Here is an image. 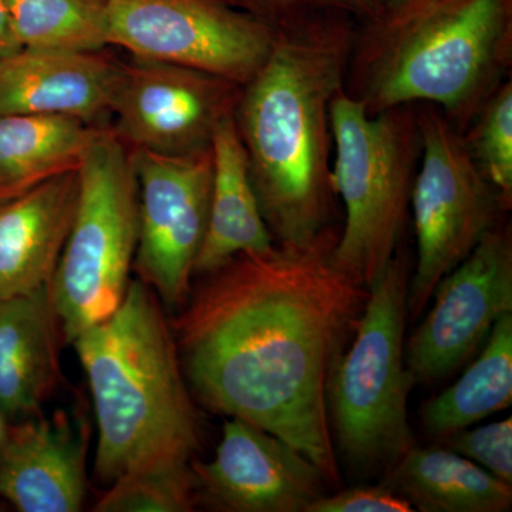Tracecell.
Listing matches in <instances>:
<instances>
[{
  "label": "cell",
  "instance_id": "obj_1",
  "mask_svg": "<svg viewBox=\"0 0 512 512\" xmlns=\"http://www.w3.org/2000/svg\"><path fill=\"white\" fill-rule=\"evenodd\" d=\"M338 232L247 252L207 274L171 320L195 402L292 444L340 484L328 394L369 288L333 261Z\"/></svg>",
  "mask_w": 512,
  "mask_h": 512
},
{
  "label": "cell",
  "instance_id": "obj_2",
  "mask_svg": "<svg viewBox=\"0 0 512 512\" xmlns=\"http://www.w3.org/2000/svg\"><path fill=\"white\" fill-rule=\"evenodd\" d=\"M275 28L234 119L269 234L279 247L298 248L333 229L330 106L345 87L356 32L340 13Z\"/></svg>",
  "mask_w": 512,
  "mask_h": 512
},
{
  "label": "cell",
  "instance_id": "obj_3",
  "mask_svg": "<svg viewBox=\"0 0 512 512\" xmlns=\"http://www.w3.org/2000/svg\"><path fill=\"white\" fill-rule=\"evenodd\" d=\"M70 345L92 393L100 484L109 487L134 468L197 456L204 440L200 409L153 289L131 281L119 308Z\"/></svg>",
  "mask_w": 512,
  "mask_h": 512
},
{
  "label": "cell",
  "instance_id": "obj_4",
  "mask_svg": "<svg viewBox=\"0 0 512 512\" xmlns=\"http://www.w3.org/2000/svg\"><path fill=\"white\" fill-rule=\"evenodd\" d=\"M511 60L512 0H416L356 33L345 92L369 114L430 104L463 133Z\"/></svg>",
  "mask_w": 512,
  "mask_h": 512
},
{
  "label": "cell",
  "instance_id": "obj_5",
  "mask_svg": "<svg viewBox=\"0 0 512 512\" xmlns=\"http://www.w3.org/2000/svg\"><path fill=\"white\" fill-rule=\"evenodd\" d=\"M335 160L332 181L346 218L332 258L369 288L402 244L417 168V106L369 114L345 87L330 106Z\"/></svg>",
  "mask_w": 512,
  "mask_h": 512
},
{
  "label": "cell",
  "instance_id": "obj_6",
  "mask_svg": "<svg viewBox=\"0 0 512 512\" xmlns=\"http://www.w3.org/2000/svg\"><path fill=\"white\" fill-rule=\"evenodd\" d=\"M410 269L402 249L369 295L352 342L330 380L328 413L336 453L359 476L386 473L414 446L413 376L404 360Z\"/></svg>",
  "mask_w": 512,
  "mask_h": 512
},
{
  "label": "cell",
  "instance_id": "obj_7",
  "mask_svg": "<svg viewBox=\"0 0 512 512\" xmlns=\"http://www.w3.org/2000/svg\"><path fill=\"white\" fill-rule=\"evenodd\" d=\"M79 204L50 295L64 342L116 311L130 285L138 235L133 157L113 131H97L79 165Z\"/></svg>",
  "mask_w": 512,
  "mask_h": 512
},
{
  "label": "cell",
  "instance_id": "obj_8",
  "mask_svg": "<svg viewBox=\"0 0 512 512\" xmlns=\"http://www.w3.org/2000/svg\"><path fill=\"white\" fill-rule=\"evenodd\" d=\"M421 157L410 208L417 262L407 312L420 316L434 288L504 220L500 194L478 170L463 134L437 107L417 104Z\"/></svg>",
  "mask_w": 512,
  "mask_h": 512
},
{
  "label": "cell",
  "instance_id": "obj_9",
  "mask_svg": "<svg viewBox=\"0 0 512 512\" xmlns=\"http://www.w3.org/2000/svg\"><path fill=\"white\" fill-rule=\"evenodd\" d=\"M275 26L222 0H110L109 45L245 86L264 64Z\"/></svg>",
  "mask_w": 512,
  "mask_h": 512
},
{
  "label": "cell",
  "instance_id": "obj_10",
  "mask_svg": "<svg viewBox=\"0 0 512 512\" xmlns=\"http://www.w3.org/2000/svg\"><path fill=\"white\" fill-rule=\"evenodd\" d=\"M138 187L134 268L167 309L191 295L195 262L207 234L212 151L163 156L131 151Z\"/></svg>",
  "mask_w": 512,
  "mask_h": 512
},
{
  "label": "cell",
  "instance_id": "obj_11",
  "mask_svg": "<svg viewBox=\"0 0 512 512\" xmlns=\"http://www.w3.org/2000/svg\"><path fill=\"white\" fill-rule=\"evenodd\" d=\"M434 303L407 345L414 383L433 384L458 369L512 313V235L503 220L434 288Z\"/></svg>",
  "mask_w": 512,
  "mask_h": 512
},
{
  "label": "cell",
  "instance_id": "obj_12",
  "mask_svg": "<svg viewBox=\"0 0 512 512\" xmlns=\"http://www.w3.org/2000/svg\"><path fill=\"white\" fill-rule=\"evenodd\" d=\"M242 86L175 64L120 67L110 110L133 151L187 156L210 150L215 128L235 113Z\"/></svg>",
  "mask_w": 512,
  "mask_h": 512
},
{
  "label": "cell",
  "instance_id": "obj_13",
  "mask_svg": "<svg viewBox=\"0 0 512 512\" xmlns=\"http://www.w3.org/2000/svg\"><path fill=\"white\" fill-rule=\"evenodd\" d=\"M198 507L220 512H306L325 478L298 448L247 420L228 417L215 456L191 460Z\"/></svg>",
  "mask_w": 512,
  "mask_h": 512
},
{
  "label": "cell",
  "instance_id": "obj_14",
  "mask_svg": "<svg viewBox=\"0 0 512 512\" xmlns=\"http://www.w3.org/2000/svg\"><path fill=\"white\" fill-rule=\"evenodd\" d=\"M87 407L10 424L0 453V498L20 512H77L87 494Z\"/></svg>",
  "mask_w": 512,
  "mask_h": 512
},
{
  "label": "cell",
  "instance_id": "obj_15",
  "mask_svg": "<svg viewBox=\"0 0 512 512\" xmlns=\"http://www.w3.org/2000/svg\"><path fill=\"white\" fill-rule=\"evenodd\" d=\"M120 66L96 53L20 49L0 60V119L63 116L89 123L110 110Z\"/></svg>",
  "mask_w": 512,
  "mask_h": 512
},
{
  "label": "cell",
  "instance_id": "obj_16",
  "mask_svg": "<svg viewBox=\"0 0 512 512\" xmlns=\"http://www.w3.org/2000/svg\"><path fill=\"white\" fill-rule=\"evenodd\" d=\"M79 168L0 201V296L47 286L59 264L79 204Z\"/></svg>",
  "mask_w": 512,
  "mask_h": 512
},
{
  "label": "cell",
  "instance_id": "obj_17",
  "mask_svg": "<svg viewBox=\"0 0 512 512\" xmlns=\"http://www.w3.org/2000/svg\"><path fill=\"white\" fill-rule=\"evenodd\" d=\"M49 285L0 296V412L10 423L42 414L62 380L63 335Z\"/></svg>",
  "mask_w": 512,
  "mask_h": 512
},
{
  "label": "cell",
  "instance_id": "obj_18",
  "mask_svg": "<svg viewBox=\"0 0 512 512\" xmlns=\"http://www.w3.org/2000/svg\"><path fill=\"white\" fill-rule=\"evenodd\" d=\"M212 187L207 234L194 274L207 275L247 252L274 247L252 184L244 144L234 114L215 128L211 143Z\"/></svg>",
  "mask_w": 512,
  "mask_h": 512
},
{
  "label": "cell",
  "instance_id": "obj_19",
  "mask_svg": "<svg viewBox=\"0 0 512 512\" xmlns=\"http://www.w3.org/2000/svg\"><path fill=\"white\" fill-rule=\"evenodd\" d=\"M383 483L423 512H507L512 485L444 446L410 448Z\"/></svg>",
  "mask_w": 512,
  "mask_h": 512
},
{
  "label": "cell",
  "instance_id": "obj_20",
  "mask_svg": "<svg viewBox=\"0 0 512 512\" xmlns=\"http://www.w3.org/2000/svg\"><path fill=\"white\" fill-rule=\"evenodd\" d=\"M86 121L63 116L0 119V201L76 170L97 134Z\"/></svg>",
  "mask_w": 512,
  "mask_h": 512
},
{
  "label": "cell",
  "instance_id": "obj_21",
  "mask_svg": "<svg viewBox=\"0 0 512 512\" xmlns=\"http://www.w3.org/2000/svg\"><path fill=\"white\" fill-rule=\"evenodd\" d=\"M512 403V313L485 339L484 349L463 376L424 404V430L436 439L473 426Z\"/></svg>",
  "mask_w": 512,
  "mask_h": 512
},
{
  "label": "cell",
  "instance_id": "obj_22",
  "mask_svg": "<svg viewBox=\"0 0 512 512\" xmlns=\"http://www.w3.org/2000/svg\"><path fill=\"white\" fill-rule=\"evenodd\" d=\"M26 49L96 53L109 45L110 0H5Z\"/></svg>",
  "mask_w": 512,
  "mask_h": 512
},
{
  "label": "cell",
  "instance_id": "obj_23",
  "mask_svg": "<svg viewBox=\"0 0 512 512\" xmlns=\"http://www.w3.org/2000/svg\"><path fill=\"white\" fill-rule=\"evenodd\" d=\"M198 507L191 461H161L117 478L97 501L96 512H190Z\"/></svg>",
  "mask_w": 512,
  "mask_h": 512
},
{
  "label": "cell",
  "instance_id": "obj_24",
  "mask_svg": "<svg viewBox=\"0 0 512 512\" xmlns=\"http://www.w3.org/2000/svg\"><path fill=\"white\" fill-rule=\"evenodd\" d=\"M478 170L500 194L507 210L512 204V83L505 80L477 111L463 131Z\"/></svg>",
  "mask_w": 512,
  "mask_h": 512
},
{
  "label": "cell",
  "instance_id": "obj_25",
  "mask_svg": "<svg viewBox=\"0 0 512 512\" xmlns=\"http://www.w3.org/2000/svg\"><path fill=\"white\" fill-rule=\"evenodd\" d=\"M444 446L512 485V419L461 429L441 439Z\"/></svg>",
  "mask_w": 512,
  "mask_h": 512
},
{
  "label": "cell",
  "instance_id": "obj_26",
  "mask_svg": "<svg viewBox=\"0 0 512 512\" xmlns=\"http://www.w3.org/2000/svg\"><path fill=\"white\" fill-rule=\"evenodd\" d=\"M252 15L272 26L284 25L320 13H340L365 20L383 12L382 0H239Z\"/></svg>",
  "mask_w": 512,
  "mask_h": 512
},
{
  "label": "cell",
  "instance_id": "obj_27",
  "mask_svg": "<svg viewBox=\"0 0 512 512\" xmlns=\"http://www.w3.org/2000/svg\"><path fill=\"white\" fill-rule=\"evenodd\" d=\"M406 498L383 483L356 485L332 495H322L306 512H413Z\"/></svg>",
  "mask_w": 512,
  "mask_h": 512
},
{
  "label": "cell",
  "instance_id": "obj_28",
  "mask_svg": "<svg viewBox=\"0 0 512 512\" xmlns=\"http://www.w3.org/2000/svg\"><path fill=\"white\" fill-rule=\"evenodd\" d=\"M20 49L23 46L13 28L8 6L5 0H0V60L15 55Z\"/></svg>",
  "mask_w": 512,
  "mask_h": 512
},
{
  "label": "cell",
  "instance_id": "obj_29",
  "mask_svg": "<svg viewBox=\"0 0 512 512\" xmlns=\"http://www.w3.org/2000/svg\"><path fill=\"white\" fill-rule=\"evenodd\" d=\"M10 424L12 423L6 419L5 414L0 412V453H2L6 441H8Z\"/></svg>",
  "mask_w": 512,
  "mask_h": 512
},
{
  "label": "cell",
  "instance_id": "obj_30",
  "mask_svg": "<svg viewBox=\"0 0 512 512\" xmlns=\"http://www.w3.org/2000/svg\"><path fill=\"white\" fill-rule=\"evenodd\" d=\"M413 2H416V0H382V5L383 10H396Z\"/></svg>",
  "mask_w": 512,
  "mask_h": 512
},
{
  "label": "cell",
  "instance_id": "obj_31",
  "mask_svg": "<svg viewBox=\"0 0 512 512\" xmlns=\"http://www.w3.org/2000/svg\"><path fill=\"white\" fill-rule=\"evenodd\" d=\"M0 510H2V504H0Z\"/></svg>",
  "mask_w": 512,
  "mask_h": 512
}]
</instances>
